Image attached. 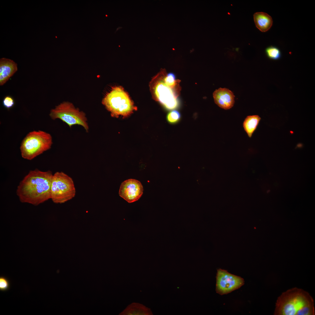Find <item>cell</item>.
<instances>
[{"label":"cell","instance_id":"5","mask_svg":"<svg viewBox=\"0 0 315 315\" xmlns=\"http://www.w3.org/2000/svg\"><path fill=\"white\" fill-rule=\"evenodd\" d=\"M102 102L113 117L128 116L135 109L127 93L120 86L113 88Z\"/></svg>","mask_w":315,"mask_h":315},{"label":"cell","instance_id":"14","mask_svg":"<svg viewBox=\"0 0 315 315\" xmlns=\"http://www.w3.org/2000/svg\"><path fill=\"white\" fill-rule=\"evenodd\" d=\"M261 119V118L258 115L248 116L245 118L243 123V127L249 137H251Z\"/></svg>","mask_w":315,"mask_h":315},{"label":"cell","instance_id":"18","mask_svg":"<svg viewBox=\"0 0 315 315\" xmlns=\"http://www.w3.org/2000/svg\"><path fill=\"white\" fill-rule=\"evenodd\" d=\"M3 106L6 108L9 109L13 107L15 104L13 98L9 96L4 97L2 102Z\"/></svg>","mask_w":315,"mask_h":315},{"label":"cell","instance_id":"3","mask_svg":"<svg viewBox=\"0 0 315 315\" xmlns=\"http://www.w3.org/2000/svg\"><path fill=\"white\" fill-rule=\"evenodd\" d=\"M164 71L161 72L152 80L150 88L154 98L166 109L174 110L179 106L178 96L180 88L178 84L174 85L166 84L164 80Z\"/></svg>","mask_w":315,"mask_h":315},{"label":"cell","instance_id":"6","mask_svg":"<svg viewBox=\"0 0 315 315\" xmlns=\"http://www.w3.org/2000/svg\"><path fill=\"white\" fill-rule=\"evenodd\" d=\"M49 116L52 120L59 119L70 128L74 125L82 126L88 132L89 127L85 113L75 107L71 103L64 102L52 109Z\"/></svg>","mask_w":315,"mask_h":315},{"label":"cell","instance_id":"9","mask_svg":"<svg viewBox=\"0 0 315 315\" xmlns=\"http://www.w3.org/2000/svg\"><path fill=\"white\" fill-rule=\"evenodd\" d=\"M143 191V187L140 181L130 179L122 183L119 194L128 202L132 203L138 200L142 196Z\"/></svg>","mask_w":315,"mask_h":315},{"label":"cell","instance_id":"16","mask_svg":"<svg viewBox=\"0 0 315 315\" xmlns=\"http://www.w3.org/2000/svg\"><path fill=\"white\" fill-rule=\"evenodd\" d=\"M181 116L180 113L177 110H173L169 112L167 116V120L171 124H174L178 122Z\"/></svg>","mask_w":315,"mask_h":315},{"label":"cell","instance_id":"1","mask_svg":"<svg viewBox=\"0 0 315 315\" xmlns=\"http://www.w3.org/2000/svg\"><path fill=\"white\" fill-rule=\"evenodd\" d=\"M53 175L50 170L29 171L17 187L16 194L20 201L37 206L51 199Z\"/></svg>","mask_w":315,"mask_h":315},{"label":"cell","instance_id":"17","mask_svg":"<svg viewBox=\"0 0 315 315\" xmlns=\"http://www.w3.org/2000/svg\"><path fill=\"white\" fill-rule=\"evenodd\" d=\"M10 287V283L8 279L5 276L0 277V290L5 291L8 290Z\"/></svg>","mask_w":315,"mask_h":315},{"label":"cell","instance_id":"11","mask_svg":"<svg viewBox=\"0 0 315 315\" xmlns=\"http://www.w3.org/2000/svg\"><path fill=\"white\" fill-rule=\"evenodd\" d=\"M18 70L17 64L13 60L5 58L0 60V85L5 84Z\"/></svg>","mask_w":315,"mask_h":315},{"label":"cell","instance_id":"4","mask_svg":"<svg viewBox=\"0 0 315 315\" xmlns=\"http://www.w3.org/2000/svg\"><path fill=\"white\" fill-rule=\"evenodd\" d=\"M52 144V137L50 134L41 130L31 132L21 144V156L24 159L31 160L50 149Z\"/></svg>","mask_w":315,"mask_h":315},{"label":"cell","instance_id":"10","mask_svg":"<svg viewBox=\"0 0 315 315\" xmlns=\"http://www.w3.org/2000/svg\"><path fill=\"white\" fill-rule=\"evenodd\" d=\"M215 103L219 107L225 110L232 108L235 103L233 93L228 89L219 88L213 93Z\"/></svg>","mask_w":315,"mask_h":315},{"label":"cell","instance_id":"12","mask_svg":"<svg viewBox=\"0 0 315 315\" xmlns=\"http://www.w3.org/2000/svg\"><path fill=\"white\" fill-rule=\"evenodd\" d=\"M253 18L256 27L262 32H267L272 25V17L265 13H256L253 15Z\"/></svg>","mask_w":315,"mask_h":315},{"label":"cell","instance_id":"15","mask_svg":"<svg viewBox=\"0 0 315 315\" xmlns=\"http://www.w3.org/2000/svg\"><path fill=\"white\" fill-rule=\"evenodd\" d=\"M265 53L268 57L272 60H278L281 57L280 50L275 46H271L267 47L265 49Z\"/></svg>","mask_w":315,"mask_h":315},{"label":"cell","instance_id":"2","mask_svg":"<svg viewBox=\"0 0 315 315\" xmlns=\"http://www.w3.org/2000/svg\"><path fill=\"white\" fill-rule=\"evenodd\" d=\"M276 315H314V300L307 292L294 288L278 298L274 313Z\"/></svg>","mask_w":315,"mask_h":315},{"label":"cell","instance_id":"13","mask_svg":"<svg viewBox=\"0 0 315 315\" xmlns=\"http://www.w3.org/2000/svg\"><path fill=\"white\" fill-rule=\"evenodd\" d=\"M119 315H151L153 314L150 308L142 304L134 302L128 305Z\"/></svg>","mask_w":315,"mask_h":315},{"label":"cell","instance_id":"8","mask_svg":"<svg viewBox=\"0 0 315 315\" xmlns=\"http://www.w3.org/2000/svg\"><path fill=\"white\" fill-rule=\"evenodd\" d=\"M216 290L222 295L227 294L240 288L244 284L243 278L229 273L227 270H217Z\"/></svg>","mask_w":315,"mask_h":315},{"label":"cell","instance_id":"7","mask_svg":"<svg viewBox=\"0 0 315 315\" xmlns=\"http://www.w3.org/2000/svg\"><path fill=\"white\" fill-rule=\"evenodd\" d=\"M76 190L71 177L64 173L57 172L53 175L51 199L55 203H63L74 198Z\"/></svg>","mask_w":315,"mask_h":315}]
</instances>
